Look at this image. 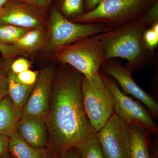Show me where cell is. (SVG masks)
Wrapping results in <instances>:
<instances>
[{
  "label": "cell",
  "mask_w": 158,
  "mask_h": 158,
  "mask_svg": "<svg viewBox=\"0 0 158 158\" xmlns=\"http://www.w3.org/2000/svg\"><path fill=\"white\" fill-rule=\"evenodd\" d=\"M44 23L40 12L16 0H11L0 11V24L33 29L43 27Z\"/></svg>",
  "instance_id": "11"
},
{
  "label": "cell",
  "mask_w": 158,
  "mask_h": 158,
  "mask_svg": "<svg viewBox=\"0 0 158 158\" xmlns=\"http://www.w3.org/2000/svg\"><path fill=\"white\" fill-rule=\"evenodd\" d=\"M97 135L105 158H129L131 125L116 113Z\"/></svg>",
  "instance_id": "8"
},
{
  "label": "cell",
  "mask_w": 158,
  "mask_h": 158,
  "mask_svg": "<svg viewBox=\"0 0 158 158\" xmlns=\"http://www.w3.org/2000/svg\"><path fill=\"white\" fill-rule=\"evenodd\" d=\"M8 79L2 58L0 59V101L8 96Z\"/></svg>",
  "instance_id": "23"
},
{
  "label": "cell",
  "mask_w": 158,
  "mask_h": 158,
  "mask_svg": "<svg viewBox=\"0 0 158 158\" xmlns=\"http://www.w3.org/2000/svg\"><path fill=\"white\" fill-rule=\"evenodd\" d=\"M46 39L43 27L31 29L12 45L25 54L39 50L44 46Z\"/></svg>",
  "instance_id": "17"
},
{
  "label": "cell",
  "mask_w": 158,
  "mask_h": 158,
  "mask_svg": "<svg viewBox=\"0 0 158 158\" xmlns=\"http://www.w3.org/2000/svg\"><path fill=\"white\" fill-rule=\"evenodd\" d=\"M0 53L5 60H11L19 56L25 54L12 45H7L0 43Z\"/></svg>",
  "instance_id": "22"
},
{
  "label": "cell",
  "mask_w": 158,
  "mask_h": 158,
  "mask_svg": "<svg viewBox=\"0 0 158 158\" xmlns=\"http://www.w3.org/2000/svg\"><path fill=\"white\" fill-rule=\"evenodd\" d=\"M76 148L81 158H105L97 133L94 129Z\"/></svg>",
  "instance_id": "18"
},
{
  "label": "cell",
  "mask_w": 158,
  "mask_h": 158,
  "mask_svg": "<svg viewBox=\"0 0 158 158\" xmlns=\"http://www.w3.org/2000/svg\"><path fill=\"white\" fill-rule=\"evenodd\" d=\"M31 29L0 24V43L12 45Z\"/></svg>",
  "instance_id": "19"
},
{
  "label": "cell",
  "mask_w": 158,
  "mask_h": 158,
  "mask_svg": "<svg viewBox=\"0 0 158 158\" xmlns=\"http://www.w3.org/2000/svg\"><path fill=\"white\" fill-rule=\"evenodd\" d=\"M58 62L66 64L90 80L106 61V54L96 35L59 49L55 53Z\"/></svg>",
  "instance_id": "5"
},
{
  "label": "cell",
  "mask_w": 158,
  "mask_h": 158,
  "mask_svg": "<svg viewBox=\"0 0 158 158\" xmlns=\"http://www.w3.org/2000/svg\"><path fill=\"white\" fill-rule=\"evenodd\" d=\"M100 71L90 80L83 77L81 85L84 110L90 125L97 133L102 128L114 113L113 93Z\"/></svg>",
  "instance_id": "6"
},
{
  "label": "cell",
  "mask_w": 158,
  "mask_h": 158,
  "mask_svg": "<svg viewBox=\"0 0 158 158\" xmlns=\"http://www.w3.org/2000/svg\"><path fill=\"white\" fill-rule=\"evenodd\" d=\"M150 158H158L157 156L156 155H154L153 156H150Z\"/></svg>",
  "instance_id": "33"
},
{
  "label": "cell",
  "mask_w": 158,
  "mask_h": 158,
  "mask_svg": "<svg viewBox=\"0 0 158 158\" xmlns=\"http://www.w3.org/2000/svg\"><path fill=\"white\" fill-rule=\"evenodd\" d=\"M100 73L113 93L114 113L130 125L135 126L153 134H158V125L154 121L150 112L122 91L113 79L100 71Z\"/></svg>",
  "instance_id": "7"
},
{
  "label": "cell",
  "mask_w": 158,
  "mask_h": 158,
  "mask_svg": "<svg viewBox=\"0 0 158 158\" xmlns=\"http://www.w3.org/2000/svg\"><path fill=\"white\" fill-rule=\"evenodd\" d=\"M8 152L14 158H49V151L47 148H37L26 143L16 132L9 137Z\"/></svg>",
  "instance_id": "14"
},
{
  "label": "cell",
  "mask_w": 158,
  "mask_h": 158,
  "mask_svg": "<svg viewBox=\"0 0 158 158\" xmlns=\"http://www.w3.org/2000/svg\"><path fill=\"white\" fill-rule=\"evenodd\" d=\"M11 1V0H0V11Z\"/></svg>",
  "instance_id": "30"
},
{
  "label": "cell",
  "mask_w": 158,
  "mask_h": 158,
  "mask_svg": "<svg viewBox=\"0 0 158 158\" xmlns=\"http://www.w3.org/2000/svg\"><path fill=\"white\" fill-rule=\"evenodd\" d=\"M148 131L131 125L129 158H150L148 147Z\"/></svg>",
  "instance_id": "16"
},
{
  "label": "cell",
  "mask_w": 158,
  "mask_h": 158,
  "mask_svg": "<svg viewBox=\"0 0 158 158\" xmlns=\"http://www.w3.org/2000/svg\"><path fill=\"white\" fill-rule=\"evenodd\" d=\"M102 0H85V8L87 12L91 11L96 8Z\"/></svg>",
  "instance_id": "29"
},
{
  "label": "cell",
  "mask_w": 158,
  "mask_h": 158,
  "mask_svg": "<svg viewBox=\"0 0 158 158\" xmlns=\"http://www.w3.org/2000/svg\"><path fill=\"white\" fill-rule=\"evenodd\" d=\"M9 138L6 135H0V156L8 152Z\"/></svg>",
  "instance_id": "27"
},
{
  "label": "cell",
  "mask_w": 158,
  "mask_h": 158,
  "mask_svg": "<svg viewBox=\"0 0 158 158\" xmlns=\"http://www.w3.org/2000/svg\"><path fill=\"white\" fill-rule=\"evenodd\" d=\"M0 158H11V157H10L9 153L8 151L5 152V153L1 155L0 156Z\"/></svg>",
  "instance_id": "31"
},
{
  "label": "cell",
  "mask_w": 158,
  "mask_h": 158,
  "mask_svg": "<svg viewBox=\"0 0 158 158\" xmlns=\"http://www.w3.org/2000/svg\"><path fill=\"white\" fill-rule=\"evenodd\" d=\"M49 158H60V157L59 156L56 155L55 154H51L50 155Z\"/></svg>",
  "instance_id": "32"
},
{
  "label": "cell",
  "mask_w": 158,
  "mask_h": 158,
  "mask_svg": "<svg viewBox=\"0 0 158 158\" xmlns=\"http://www.w3.org/2000/svg\"><path fill=\"white\" fill-rule=\"evenodd\" d=\"M23 116V109L16 108L9 96L0 101V135L9 137L16 131L18 123Z\"/></svg>",
  "instance_id": "13"
},
{
  "label": "cell",
  "mask_w": 158,
  "mask_h": 158,
  "mask_svg": "<svg viewBox=\"0 0 158 158\" xmlns=\"http://www.w3.org/2000/svg\"><path fill=\"white\" fill-rule=\"evenodd\" d=\"M31 6L39 12H43L48 9L54 0H16Z\"/></svg>",
  "instance_id": "26"
},
{
  "label": "cell",
  "mask_w": 158,
  "mask_h": 158,
  "mask_svg": "<svg viewBox=\"0 0 158 158\" xmlns=\"http://www.w3.org/2000/svg\"><path fill=\"white\" fill-rule=\"evenodd\" d=\"M112 30L108 26L101 24L74 22L65 17L53 6L50 12L48 33L46 36L44 47L47 51L55 54L65 46Z\"/></svg>",
  "instance_id": "4"
},
{
  "label": "cell",
  "mask_w": 158,
  "mask_h": 158,
  "mask_svg": "<svg viewBox=\"0 0 158 158\" xmlns=\"http://www.w3.org/2000/svg\"><path fill=\"white\" fill-rule=\"evenodd\" d=\"M62 64L54 79L45 117L48 145L59 156L77 147L93 129L83 106V76L69 65Z\"/></svg>",
  "instance_id": "1"
},
{
  "label": "cell",
  "mask_w": 158,
  "mask_h": 158,
  "mask_svg": "<svg viewBox=\"0 0 158 158\" xmlns=\"http://www.w3.org/2000/svg\"><path fill=\"white\" fill-rule=\"evenodd\" d=\"M60 9L59 11L65 17L74 19L84 14L83 0H62Z\"/></svg>",
  "instance_id": "20"
},
{
  "label": "cell",
  "mask_w": 158,
  "mask_h": 158,
  "mask_svg": "<svg viewBox=\"0 0 158 158\" xmlns=\"http://www.w3.org/2000/svg\"><path fill=\"white\" fill-rule=\"evenodd\" d=\"M156 2V0H102L93 10L70 20L80 23L101 24L115 29L140 18Z\"/></svg>",
  "instance_id": "3"
},
{
  "label": "cell",
  "mask_w": 158,
  "mask_h": 158,
  "mask_svg": "<svg viewBox=\"0 0 158 158\" xmlns=\"http://www.w3.org/2000/svg\"><path fill=\"white\" fill-rule=\"evenodd\" d=\"M38 72L28 69L16 74V77L21 83L27 85H34L37 80Z\"/></svg>",
  "instance_id": "25"
},
{
  "label": "cell",
  "mask_w": 158,
  "mask_h": 158,
  "mask_svg": "<svg viewBox=\"0 0 158 158\" xmlns=\"http://www.w3.org/2000/svg\"><path fill=\"white\" fill-rule=\"evenodd\" d=\"M100 70L115 79L121 86L123 92L138 99L148 108L153 117H158V104L152 95L140 88L133 79V71L126 65L114 59L105 61Z\"/></svg>",
  "instance_id": "9"
},
{
  "label": "cell",
  "mask_w": 158,
  "mask_h": 158,
  "mask_svg": "<svg viewBox=\"0 0 158 158\" xmlns=\"http://www.w3.org/2000/svg\"><path fill=\"white\" fill-rule=\"evenodd\" d=\"M143 40L146 47L151 51H154L158 46V22L152 24L145 29Z\"/></svg>",
  "instance_id": "21"
},
{
  "label": "cell",
  "mask_w": 158,
  "mask_h": 158,
  "mask_svg": "<svg viewBox=\"0 0 158 158\" xmlns=\"http://www.w3.org/2000/svg\"><path fill=\"white\" fill-rule=\"evenodd\" d=\"M3 60L8 77V96L16 108L23 109L28 99L34 85L29 86L19 82L16 77V74L12 73L9 69L8 61Z\"/></svg>",
  "instance_id": "15"
},
{
  "label": "cell",
  "mask_w": 158,
  "mask_h": 158,
  "mask_svg": "<svg viewBox=\"0 0 158 158\" xmlns=\"http://www.w3.org/2000/svg\"><path fill=\"white\" fill-rule=\"evenodd\" d=\"M151 25L144 14L132 22L97 34L107 60L116 58L126 59V66L133 71L142 70L156 63L154 51L148 48L143 40L144 31Z\"/></svg>",
  "instance_id": "2"
},
{
  "label": "cell",
  "mask_w": 158,
  "mask_h": 158,
  "mask_svg": "<svg viewBox=\"0 0 158 158\" xmlns=\"http://www.w3.org/2000/svg\"><path fill=\"white\" fill-rule=\"evenodd\" d=\"M60 157V158H81L76 148H71Z\"/></svg>",
  "instance_id": "28"
},
{
  "label": "cell",
  "mask_w": 158,
  "mask_h": 158,
  "mask_svg": "<svg viewBox=\"0 0 158 158\" xmlns=\"http://www.w3.org/2000/svg\"><path fill=\"white\" fill-rule=\"evenodd\" d=\"M9 63V69L13 73L18 74L29 69L31 67V63L29 60L24 58H19L10 65L9 61L7 60Z\"/></svg>",
  "instance_id": "24"
},
{
  "label": "cell",
  "mask_w": 158,
  "mask_h": 158,
  "mask_svg": "<svg viewBox=\"0 0 158 158\" xmlns=\"http://www.w3.org/2000/svg\"><path fill=\"white\" fill-rule=\"evenodd\" d=\"M57 71L53 66L38 72L34 88L23 109V116L45 118L49 106L52 87Z\"/></svg>",
  "instance_id": "10"
},
{
  "label": "cell",
  "mask_w": 158,
  "mask_h": 158,
  "mask_svg": "<svg viewBox=\"0 0 158 158\" xmlns=\"http://www.w3.org/2000/svg\"><path fill=\"white\" fill-rule=\"evenodd\" d=\"M16 132L32 147L41 148L48 146V133L44 117L23 115L18 123Z\"/></svg>",
  "instance_id": "12"
}]
</instances>
